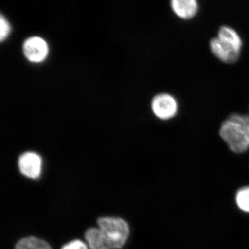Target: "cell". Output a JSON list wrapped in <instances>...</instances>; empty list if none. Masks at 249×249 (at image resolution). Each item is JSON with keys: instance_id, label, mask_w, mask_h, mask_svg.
<instances>
[{"instance_id": "6da1fadb", "label": "cell", "mask_w": 249, "mask_h": 249, "mask_svg": "<svg viewBox=\"0 0 249 249\" xmlns=\"http://www.w3.org/2000/svg\"><path fill=\"white\" fill-rule=\"evenodd\" d=\"M219 135L229 148L242 153L249 148V116L232 114L221 125Z\"/></svg>"}, {"instance_id": "7a4b0ae2", "label": "cell", "mask_w": 249, "mask_h": 249, "mask_svg": "<svg viewBox=\"0 0 249 249\" xmlns=\"http://www.w3.org/2000/svg\"><path fill=\"white\" fill-rule=\"evenodd\" d=\"M97 223L106 249H119L125 245L129 235V228L124 219L101 217L98 219Z\"/></svg>"}, {"instance_id": "3957f363", "label": "cell", "mask_w": 249, "mask_h": 249, "mask_svg": "<svg viewBox=\"0 0 249 249\" xmlns=\"http://www.w3.org/2000/svg\"><path fill=\"white\" fill-rule=\"evenodd\" d=\"M151 107L155 115L161 120L173 119L178 112V103L169 93H162L156 95L152 99Z\"/></svg>"}, {"instance_id": "277c9868", "label": "cell", "mask_w": 249, "mask_h": 249, "mask_svg": "<svg viewBox=\"0 0 249 249\" xmlns=\"http://www.w3.org/2000/svg\"><path fill=\"white\" fill-rule=\"evenodd\" d=\"M23 52L29 61L41 62L48 55L49 47L43 38L38 36H33L24 41Z\"/></svg>"}, {"instance_id": "5b68a950", "label": "cell", "mask_w": 249, "mask_h": 249, "mask_svg": "<svg viewBox=\"0 0 249 249\" xmlns=\"http://www.w3.org/2000/svg\"><path fill=\"white\" fill-rule=\"evenodd\" d=\"M18 165L21 173L27 178L36 179L40 176L42 170V159L34 152L23 153L18 160Z\"/></svg>"}, {"instance_id": "8992f818", "label": "cell", "mask_w": 249, "mask_h": 249, "mask_svg": "<svg viewBox=\"0 0 249 249\" xmlns=\"http://www.w3.org/2000/svg\"><path fill=\"white\" fill-rule=\"evenodd\" d=\"M210 48L214 56L226 63H234L240 55V51L218 37L211 39Z\"/></svg>"}, {"instance_id": "52a82bcc", "label": "cell", "mask_w": 249, "mask_h": 249, "mask_svg": "<svg viewBox=\"0 0 249 249\" xmlns=\"http://www.w3.org/2000/svg\"><path fill=\"white\" fill-rule=\"evenodd\" d=\"M170 4L173 12L184 19L195 17L199 11V4L196 0H173Z\"/></svg>"}, {"instance_id": "ba28073f", "label": "cell", "mask_w": 249, "mask_h": 249, "mask_svg": "<svg viewBox=\"0 0 249 249\" xmlns=\"http://www.w3.org/2000/svg\"><path fill=\"white\" fill-rule=\"evenodd\" d=\"M217 37L241 52L243 42L235 29L228 26H222L218 31Z\"/></svg>"}, {"instance_id": "9c48e42d", "label": "cell", "mask_w": 249, "mask_h": 249, "mask_svg": "<svg viewBox=\"0 0 249 249\" xmlns=\"http://www.w3.org/2000/svg\"><path fill=\"white\" fill-rule=\"evenodd\" d=\"M16 249H52L45 241L35 237H29L19 241Z\"/></svg>"}, {"instance_id": "30bf717a", "label": "cell", "mask_w": 249, "mask_h": 249, "mask_svg": "<svg viewBox=\"0 0 249 249\" xmlns=\"http://www.w3.org/2000/svg\"><path fill=\"white\" fill-rule=\"evenodd\" d=\"M236 203L242 211L249 213V186L239 190L236 195Z\"/></svg>"}, {"instance_id": "8fae6325", "label": "cell", "mask_w": 249, "mask_h": 249, "mask_svg": "<svg viewBox=\"0 0 249 249\" xmlns=\"http://www.w3.org/2000/svg\"><path fill=\"white\" fill-rule=\"evenodd\" d=\"M0 39L1 41L5 40L9 35L10 31H11V26H10L7 19L1 15L0 18Z\"/></svg>"}, {"instance_id": "7c38bea8", "label": "cell", "mask_w": 249, "mask_h": 249, "mask_svg": "<svg viewBox=\"0 0 249 249\" xmlns=\"http://www.w3.org/2000/svg\"><path fill=\"white\" fill-rule=\"evenodd\" d=\"M62 249H88V248L82 241L75 240L63 246Z\"/></svg>"}]
</instances>
